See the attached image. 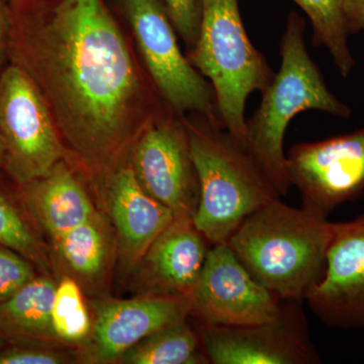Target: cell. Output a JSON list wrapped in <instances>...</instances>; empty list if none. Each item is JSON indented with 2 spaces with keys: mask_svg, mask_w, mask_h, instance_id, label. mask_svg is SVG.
<instances>
[{
  "mask_svg": "<svg viewBox=\"0 0 364 364\" xmlns=\"http://www.w3.org/2000/svg\"><path fill=\"white\" fill-rule=\"evenodd\" d=\"M20 66L44 100L60 138L95 170L117 166L162 109L150 100L102 0H57L9 33Z\"/></svg>",
  "mask_w": 364,
  "mask_h": 364,
  "instance_id": "6da1fadb",
  "label": "cell"
},
{
  "mask_svg": "<svg viewBox=\"0 0 364 364\" xmlns=\"http://www.w3.org/2000/svg\"><path fill=\"white\" fill-rule=\"evenodd\" d=\"M332 223L279 198L252 213L227 244L251 275L284 301H303L324 274Z\"/></svg>",
  "mask_w": 364,
  "mask_h": 364,
  "instance_id": "7a4b0ae2",
  "label": "cell"
},
{
  "mask_svg": "<svg viewBox=\"0 0 364 364\" xmlns=\"http://www.w3.org/2000/svg\"><path fill=\"white\" fill-rule=\"evenodd\" d=\"M305 28L301 16L289 14L280 39L279 70L261 92L259 107L246 119V151L280 196H286L291 188L284 143L294 117L310 109L341 119L351 117L350 107L329 90L309 54Z\"/></svg>",
  "mask_w": 364,
  "mask_h": 364,
  "instance_id": "3957f363",
  "label": "cell"
},
{
  "mask_svg": "<svg viewBox=\"0 0 364 364\" xmlns=\"http://www.w3.org/2000/svg\"><path fill=\"white\" fill-rule=\"evenodd\" d=\"M191 116L183 121L200 184L193 222L212 245L227 243L249 215L280 196L233 136L207 117Z\"/></svg>",
  "mask_w": 364,
  "mask_h": 364,
  "instance_id": "277c9868",
  "label": "cell"
},
{
  "mask_svg": "<svg viewBox=\"0 0 364 364\" xmlns=\"http://www.w3.org/2000/svg\"><path fill=\"white\" fill-rule=\"evenodd\" d=\"M200 32L189 61L208 79L221 127L246 149V102L274 72L244 26L239 0H200Z\"/></svg>",
  "mask_w": 364,
  "mask_h": 364,
  "instance_id": "5b68a950",
  "label": "cell"
},
{
  "mask_svg": "<svg viewBox=\"0 0 364 364\" xmlns=\"http://www.w3.org/2000/svg\"><path fill=\"white\" fill-rule=\"evenodd\" d=\"M124 6L162 100L179 116L198 114L221 126L212 85L182 53L164 4L159 0H124Z\"/></svg>",
  "mask_w": 364,
  "mask_h": 364,
  "instance_id": "8992f818",
  "label": "cell"
},
{
  "mask_svg": "<svg viewBox=\"0 0 364 364\" xmlns=\"http://www.w3.org/2000/svg\"><path fill=\"white\" fill-rule=\"evenodd\" d=\"M0 135L4 168L20 186L47 174L65 149L42 95L20 66L0 76Z\"/></svg>",
  "mask_w": 364,
  "mask_h": 364,
  "instance_id": "52a82bcc",
  "label": "cell"
},
{
  "mask_svg": "<svg viewBox=\"0 0 364 364\" xmlns=\"http://www.w3.org/2000/svg\"><path fill=\"white\" fill-rule=\"evenodd\" d=\"M188 301L189 316L200 324L229 327L272 322L286 304L254 279L227 243L210 248Z\"/></svg>",
  "mask_w": 364,
  "mask_h": 364,
  "instance_id": "ba28073f",
  "label": "cell"
},
{
  "mask_svg": "<svg viewBox=\"0 0 364 364\" xmlns=\"http://www.w3.org/2000/svg\"><path fill=\"white\" fill-rule=\"evenodd\" d=\"M171 109L153 119L135 142L132 168L144 191L174 217L193 219L200 184L184 121Z\"/></svg>",
  "mask_w": 364,
  "mask_h": 364,
  "instance_id": "9c48e42d",
  "label": "cell"
},
{
  "mask_svg": "<svg viewBox=\"0 0 364 364\" xmlns=\"http://www.w3.org/2000/svg\"><path fill=\"white\" fill-rule=\"evenodd\" d=\"M287 166L303 207L328 218L335 208L364 193V128L296 144L287 153Z\"/></svg>",
  "mask_w": 364,
  "mask_h": 364,
  "instance_id": "30bf717a",
  "label": "cell"
},
{
  "mask_svg": "<svg viewBox=\"0 0 364 364\" xmlns=\"http://www.w3.org/2000/svg\"><path fill=\"white\" fill-rule=\"evenodd\" d=\"M286 301L279 317L251 326L198 323L203 350L214 364H315L320 363L301 311Z\"/></svg>",
  "mask_w": 364,
  "mask_h": 364,
  "instance_id": "8fae6325",
  "label": "cell"
},
{
  "mask_svg": "<svg viewBox=\"0 0 364 364\" xmlns=\"http://www.w3.org/2000/svg\"><path fill=\"white\" fill-rule=\"evenodd\" d=\"M305 299L328 327L364 329V214L332 223L324 274Z\"/></svg>",
  "mask_w": 364,
  "mask_h": 364,
  "instance_id": "7c38bea8",
  "label": "cell"
},
{
  "mask_svg": "<svg viewBox=\"0 0 364 364\" xmlns=\"http://www.w3.org/2000/svg\"><path fill=\"white\" fill-rule=\"evenodd\" d=\"M189 317L188 299L145 296L102 299L93 304L92 329L82 358L88 363H112L152 333Z\"/></svg>",
  "mask_w": 364,
  "mask_h": 364,
  "instance_id": "4fadbf2b",
  "label": "cell"
},
{
  "mask_svg": "<svg viewBox=\"0 0 364 364\" xmlns=\"http://www.w3.org/2000/svg\"><path fill=\"white\" fill-rule=\"evenodd\" d=\"M109 172L102 189L105 213L116 234L117 259L130 272L176 217L144 191L131 165Z\"/></svg>",
  "mask_w": 364,
  "mask_h": 364,
  "instance_id": "5bb4252c",
  "label": "cell"
},
{
  "mask_svg": "<svg viewBox=\"0 0 364 364\" xmlns=\"http://www.w3.org/2000/svg\"><path fill=\"white\" fill-rule=\"evenodd\" d=\"M208 243L191 218H174L138 264L144 293L188 299L205 265Z\"/></svg>",
  "mask_w": 364,
  "mask_h": 364,
  "instance_id": "9a60e30c",
  "label": "cell"
},
{
  "mask_svg": "<svg viewBox=\"0 0 364 364\" xmlns=\"http://www.w3.org/2000/svg\"><path fill=\"white\" fill-rule=\"evenodd\" d=\"M18 191L36 226L51 240L82 224L97 210L64 160L44 176L20 186Z\"/></svg>",
  "mask_w": 364,
  "mask_h": 364,
  "instance_id": "2e32d148",
  "label": "cell"
},
{
  "mask_svg": "<svg viewBox=\"0 0 364 364\" xmlns=\"http://www.w3.org/2000/svg\"><path fill=\"white\" fill-rule=\"evenodd\" d=\"M51 241L52 255L66 275L91 293L104 291L117 258L116 234L105 212L97 210L85 223Z\"/></svg>",
  "mask_w": 364,
  "mask_h": 364,
  "instance_id": "e0dca14e",
  "label": "cell"
},
{
  "mask_svg": "<svg viewBox=\"0 0 364 364\" xmlns=\"http://www.w3.org/2000/svg\"><path fill=\"white\" fill-rule=\"evenodd\" d=\"M57 282L40 273L0 304V332L9 345L52 347L58 343L52 325Z\"/></svg>",
  "mask_w": 364,
  "mask_h": 364,
  "instance_id": "ac0fdd59",
  "label": "cell"
},
{
  "mask_svg": "<svg viewBox=\"0 0 364 364\" xmlns=\"http://www.w3.org/2000/svg\"><path fill=\"white\" fill-rule=\"evenodd\" d=\"M127 364H205L207 355L198 330L178 321L157 330L119 359Z\"/></svg>",
  "mask_w": 364,
  "mask_h": 364,
  "instance_id": "d6986e66",
  "label": "cell"
},
{
  "mask_svg": "<svg viewBox=\"0 0 364 364\" xmlns=\"http://www.w3.org/2000/svg\"><path fill=\"white\" fill-rule=\"evenodd\" d=\"M36 228L20 191L16 196L0 186V245L23 256L38 272L49 274L51 263Z\"/></svg>",
  "mask_w": 364,
  "mask_h": 364,
  "instance_id": "ffe728a7",
  "label": "cell"
},
{
  "mask_svg": "<svg viewBox=\"0 0 364 364\" xmlns=\"http://www.w3.org/2000/svg\"><path fill=\"white\" fill-rule=\"evenodd\" d=\"M310 18L314 47H324L342 77H348L355 60L348 45L340 0H294Z\"/></svg>",
  "mask_w": 364,
  "mask_h": 364,
  "instance_id": "44dd1931",
  "label": "cell"
},
{
  "mask_svg": "<svg viewBox=\"0 0 364 364\" xmlns=\"http://www.w3.org/2000/svg\"><path fill=\"white\" fill-rule=\"evenodd\" d=\"M52 325L62 343L85 344L92 329V317L83 298L82 287L69 275L57 282L52 306Z\"/></svg>",
  "mask_w": 364,
  "mask_h": 364,
  "instance_id": "7402d4cb",
  "label": "cell"
},
{
  "mask_svg": "<svg viewBox=\"0 0 364 364\" xmlns=\"http://www.w3.org/2000/svg\"><path fill=\"white\" fill-rule=\"evenodd\" d=\"M31 261L0 245V304L11 298L39 273Z\"/></svg>",
  "mask_w": 364,
  "mask_h": 364,
  "instance_id": "603a6c76",
  "label": "cell"
},
{
  "mask_svg": "<svg viewBox=\"0 0 364 364\" xmlns=\"http://www.w3.org/2000/svg\"><path fill=\"white\" fill-rule=\"evenodd\" d=\"M176 32L186 43L188 52L195 47L200 32V0H163Z\"/></svg>",
  "mask_w": 364,
  "mask_h": 364,
  "instance_id": "cb8c5ba5",
  "label": "cell"
},
{
  "mask_svg": "<svg viewBox=\"0 0 364 364\" xmlns=\"http://www.w3.org/2000/svg\"><path fill=\"white\" fill-rule=\"evenodd\" d=\"M70 360L66 353L52 347L9 344L0 350V364H61Z\"/></svg>",
  "mask_w": 364,
  "mask_h": 364,
  "instance_id": "d4e9b609",
  "label": "cell"
},
{
  "mask_svg": "<svg viewBox=\"0 0 364 364\" xmlns=\"http://www.w3.org/2000/svg\"><path fill=\"white\" fill-rule=\"evenodd\" d=\"M345 26L349 36L364 30V0H340Z\"/></svg>",
  "mask_w": 364,
  "mask_h": 364,
  "instance_id": "484cf974",
  "label": "cell"
},
{
  "mask_svg": "<svg viewBox=\"0 0 364 364\" xmlns=\"http://www.w3.org/2000/svg\"><path fill=\"white\" fill-rule=\"evenodd\" d=\"M9 42V26L6 14L0 6V57L6 51Z\"/></svg>",
  "mask_w": 364,
  "mask_h": 364,
  "instance_id": "4316f807",
  "label": "cell"
},
{
  "mask_svg": "<svg viewBox=\"0 0 364 364\" xmlns=\"http://www.w3.org/2000/svg\"><path fill=\"white\" fill-rule=\"evenodd\" d=\"M4 160H6V147H4V140L0 135V167H4Z\"/></svg>",
  "mask_w": 364,
  "mask_h": 364,
  "instance_id": "83f0119b",
  "label": "cell"
},
{
  "mask_svg": "<svg viewBox=\"0 0 364 364\" xmlns=\"http://www.w3.org/2000/svg\"><path fill=\"white\" fill-rule=\"evenodd\" d=\"M6 341L4 340V336H2L1 332H0V350H1L4 347H6Z\"/></svg>",
  "mask_w": 364,
  "mask_h": 364,
  "instance_id": "f1b7e54d",
  "label": "cell"
},
{
  "mask_svg": "<svg viewBox=\"0 0 364 364\" xmlns=\"http://www.w3.org/2000/svg\"><path fill=\"white\" fill-rule=\"evenodd\" d=\"M363 32H364V30H363Z\"/></svg>",
  "mask_w": 364,
  "mask_h": 364,
  "instance_id": "f546056e",
  "label": "cell"
}]
</instances>
